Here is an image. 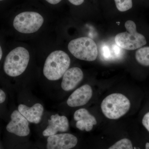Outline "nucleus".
Masks as SVG:
<instances>
[{
	"label": "nucleus",
	"mask_w": 149,
	"mask_h": 149,
	"mask_svg": "<svg viewBox=\"0 0 149 149\" xmlns=\"http://www.w3.org/2000/svg\"><path fill=\"white\" fill-rule=\"evenodd\" d=\"M125 27L127 31L119 33L115 37V42L117 45L127 50H134L147 44L145 37L137 32L134 22L128 20L125 22Z\"/></svg>",
	"instance_id": "obj_4"
},
{
	"label": "nucleus",
	"mask_w": 149,
	"mask_h": 149,
	"mask_svg": "<svg viewBox=\"0 0 149 149\" xmlns=\"http://www.w3.org/2000/svg\"><path fill=\"white\" fill-rule=\"evenodd\" d=\"M3 1V0H0V1Z\"/></svg>",
	"instance_id": "obj_24"
},
{
	"label": "nucleus",
	"mask_w": 149,
	"mask_h": 149,
	"mask_svg": "<svg viewBox=\"0 0 149 149\" xmlns=\"http://www.w3.org/2000/svg\"><path fill=\"white\" fill-rule=\"evenodd\" d=\"M77 139L70 133H61L49 136L47 149H70L77 145Z\"/></svg>",
	"instance_id": "obj_8"
},
{
	"label": "nucleus",
	"mask_w": 149,
	"mask_h": 149,
	"mask_svg": "<svg viewBox=\"0 0 149 149\" xmlns=\"http://www.w3.org/2000/svg\"><path fill=\"white\" fill-rule=\"evenodd\" d=\"M29 52L23 47H17L9 53L6 57L3 69L10 77H17L24 72L29 63Z\"/></svg>",
	"instance_id": "obj_2"
},
{
	"label": "nucleus",
	"mask_w": 149,
	"mask_h": 149,
	"mask_svg": "<svg viewBox=\"0 0 149 149\" xmlns=\"http://www.w3.org/2000/svg\"><path fill=\"white\" fill-rule=\"evenodd\" d=\"M10 118V121L6 127L8 132L20 137L29 135L30 133L29 121L18 110L13 112Z\"/></svg>",
	"instance_id": "obj_7"
},
{
	"label": "nucleus",
	"mask_w": 149,
	"mask_h": 149,
	"mask_svg": "<svg viewBox=\"0 0 149 149\" xmlns=\"http://www.w3.org/2000/svg\"><path fill=\"white\" fill-rule=\"evenodd\" d=\"M18 110L29 122L38 124L42 119L44 109L40 103L35 104L32 107L20 104L18 106Z\"/></svg>",
	"instance_id": "obj_13"
},
{
	"label": "nucleus",
	"mask_w": 149,
	"mask_h": 149,
	"mask_svg": "<svg viewBox=\"0 0 149 149\" xmlns=\"http://www.w3.org/2000/svg\"><path fill=\"white\" fill-rule=\"evenodd\" d=\"M46 1L51 4L55 5L60 2L62 0H46Z\"/></svg>",
	"instance_id": "obj_21"
},
{
	"label": "nucleus",
	"mask_w": 149,
	"mask_h": 149,
	"mask_svg": "<svg viewBox=\"0 0 149 149\" xmlns=\"http://www.w3.org/2000/svg\"><path fill=\"white\" fill-rule=\"evenodd\" d=\"M122 49L116 44L110 46L105 45L102 48V54L105 60L109 61L119 59L122 54Z\"/></svg>",
	"instance_id": "obj_14"
},
{
	"label": "nucleus",
	"mask_w": 149,
	"mask_h": 149,
	"mask_svg": "<svg viewBox=\"0 0 149 149\" xmlns=\"http://www.w3.org/2000/svg\"><path fill=\"white\" fill-rule=\"evenodd\" d=\"M108 149H133V145L130 140L121 139L118 141Z\"/></svg>",
	"instance_id": "obj_16"
},
{
	"label": "nucleus",
	"mask_w": 149,
	"mask_h": 149,
	"mask_svg": "<svg viewBox=\"0 0 149 149\" xmlns=\"http://www.w3.org/2000/svg\"><path fill=\"white\" fill-rule=\"evenodd\" d=\"M146 149H149V143H147L146 144Z\"/></svg>",
	"instance_id": "obj_23"
},
{
	"label": "nucleus",
	"mask_w": 149,
	"mask_h": 149,
	"mask_svg": "<svg viewBox=\"0 0 149 149\" xmlns=\"http://www.w3.org/2000/svg\"><path fill=\"white\" fill-rule=\"evenodd\" d=\"M83 72L80 68L73 67L70 68L63 74L61 88L65 91H72L83 80Z\"/></svg>",
	"instance_id": "obj_11"
},
{
	"label": "nucleus",
	"mask_w": 149,
	"mask_h": 149,
	"mask_svg": "<svg viewBox=\"0 0 149 149\" xmlns=\"http://www.w3.org/2000/svg\"><path fill=\"white\" fill-rule=\"evenodd\" d=\"M116 8L120 12H125L133 7L132 0H114Z\"/></svg>",
	"instance_id": "obj_17"
},
{
	"label": "nucleus",
	"mask_w": 149,
	"mask_h": 149,
	"mask_svg": "<svg viewBox=\"0 0 149 149\" xmlns=\"http://www.w3.org/2000/svg\"><path fill=\"white\" fill-rule=\"evenodd\" d=\"M6 99V93L3 90L0 89V104L3 103L5 101Z\"/></svg>",
	"instance_id": "obj_19"
},
{
	"label": "nucleus",
	"mask_w": 149,
	"mask_h": 149,
	"mask_svg": "<svg viewBox=\"0 0 149 149\" xmlns=\"http://www.w3.org/2000/svg\"><path fill=\"white\" fill-rule=\"evenodd\" d=\"M74 118L76 121V127L81 130L91 131L94 125L97 124L95 118L85 109H80L74 112Z\"/></svg>",
	"instance_id": "obj_12"
},
{
	"label": "nucleus",
	"mask_w": 149,
	"mask_h": 149,
	"mask_svg": "<svg viewBox=\"0 0 149 149\" xmlns=\"http://www.w3.org/2000/svg\"><path fill=\"white\" fill-rule=\"evenodd\" d=\"M129 99L120 93H113L107 96L101 104V109L105 116L110 119H117L129 111Z\"/></svg>",
	"instance_id": "obj_3"
},
{
	"label": "nucleus",
	"mask_w": 149,
	"mask_h": 149,
	"mask_svg": "<svg viewBox=\"0 0 149 149\" xmlns=\"http://www.w3.org/2000/svg\"><path fill=\"white\" fill-rule=\"evenodd\" d=\"M68 1L75 6H79L84 2V0H68Z\"/></svg>",
	"instance_id": "obj_20"
},
{
	"label": "nucleus",
	"mask_w": 149,
	"mask_h": 149,
	"mask_svg": "<svg viewBox=\"0 0 149 149\" xmlns=\"http://www.w3.org/2000/svg\"><path fill=\"white\" fill-rule=\"evenodd\" d=\"M70 63V58L66 53L61 50L54 51L46 59L43 74L49 80H58L68 69Z\"/></svg>",
	"instance_id": "obj_1"
},
{
	"label": "nucleus",
	"mask_w": 149,
	"mask_h": 149,
	"mask_svg": "<svg viewBox=\"0 0 149 149\" xmlns=\"http://www.w3.org/2000/svg\"><path fill=\"white\" fill-rule=\"evenodd\" d=\"M49 125L43 131L44 136H50L56 135L58 132H66L69 127V121L66 116L58 114L53 115L48 120Z\"/></svg>",
	"instance_id": "obj_10"
},
{
	"label": "nucleus",
	"mask_w": 149,
	"mask_h": 149,
	"mask_svg": "<svg viewBox=\"0 0 149 149\" xmlns=\"http://www.w3.org/2000/svg\"><path fill=\"white\" fill-rule=\"evenodd\" d=\"M136 58L141 65L149 66V47H142L137 50Z\"/></svg>",
	"instance_id": "obj_15"
},
{
	"label": "nucleus",
	"mask_w": 149,
	"mask_h": 149,
	"mask_svg": "<svg viewBox=\"0 0 149 149\" xmlns=\"http://www.w3.org/2000/svg\"><path fill=\"white\" fill-rule=\"evenodd\" d=\"M68 49L75 57L81 60L94 61L98 55L97 45L89 37H81L72 40L68 44Z\"/></svg>",
	"instance_id": "obj_5"
},
{
	"label": "nucleus",
	"mask_w": 149,
	"mask_h": 149,
	"mask_svg": "<svg viewBox=\"0 0 149 149\" xmlns=\"http://www.w3.org/2000/svg\"><path fill=\"white\" fill-rule=\"evenodd\" d=\"M3 55V52L2 50V48L1 47V46H0V61Z\"/></svg>",
	"instance_id": "obj_22"
},
{
	"label": "nucleus",
	"mask_w": 149,
	"mask_h": 149,
	"mask_svg": "<svg viewBox=\"0 0 149 149\" xmlns=\"http://www.w3.org/2000/svg\"><path fill=\"white\" fill-rule=\"evenodd\" d=\"M43 17L35 12H24L19 14L14 19L13 25L17 31L30 34L37 32L44 23Z\"/></svg>",
	"instance_id": "obj_6"
},
{
	"label": "nucleus",
	"mask_w": 149,
	"mask_h": 149,
	"mask_svg": "<svg viewBox=\"0 0 149 149\" xmlns=\"http://www.w3.org/2000/svg\"><path fill=\"white\" fill-rule=\"evenodd\" d=\"M142 124L149 132V112L146 113L142 119Z\"/></svg>",
	"instance_id": "obj_18"
},
{
	"label": "nucleus",
	"mask_w": 149,
	"mask_h": 149,
	"mask_svg": "<svg viewBox=\"0 0 149 149\" xmlns=\"http://www.w3.org/2000/svg\"><path fill=\"white\" fill-rule=\"evenodd\" d=\"M93 96V90L90 85H85L81 86L69 96L67 101L68 106L75 107L86 104Z\"/></svg>",
	"instance_id": "obj_9"
}]
</instances>
